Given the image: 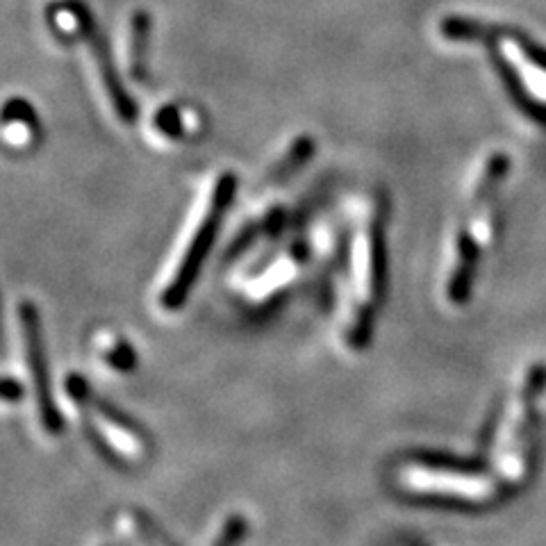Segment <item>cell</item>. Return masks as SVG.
Returning <instances> with one entry per match:
<instances>
[{
    "label": "cell",
    "mask_w": 546,
    "mask_h": 546,
    "mask_svg": "<svg viewBox=\"0 0 546 546\" xmlns=\"http://www.w3.org/2000/svg\"><path fill=\"white\" fill-rule=\"evenodd\" d=\"M380 237L378 223L374 219L364 221L355 230L351 244V285H349V303H346V333L353 342H360L362 335L369 330V312L371 301L376 299L378 287V260Z\"/></svg>",
    "instance_id": "7a4b0ae2"
},
{
    "label": "cell",
    "mask_w": 546,
    "mask_h": 546,
    "mask_svg": "<svg viewBox=\"0 0 546 546\" xmlns=\"http://www.w3.org/2000/svg\"><path fill=\"white\" fill-rule=\"evenodd\" d=\"M148 37H151V16L135 12L130 19V76L137 82L148 78Z\"/></svg>",
    "instance_id": "8992f818"
},
{
    "label": "cell",
    "mask_w": 546,
    "mask_h": 546,
    "mask_svg": "<svg viewBox=\"0 0 546 546\" xmlns=\"http://www.w3.org/2000/svg\"><path fill=\"white\" fill-rule=\"evenodd\" d=\"M508 171V160L503 155H494L487 162V167L481 176V182L476 187L474 203L467 214L469 230L458 237L453 248V264L449 269V283H446V294L453 303L465 301L469 294L471 278L476 276V260L481 255V248L487 246L492 235V205L501 178Z\"/></svg>",
    "instance_id": "6da1fadb"
},
{
    "label": "cell",
    "mask_w": 546,
    "mask_h": 546,
    "mask_svg": "<svg viewBox=\"0 0 546 546\" xmlns=\"http://www.w3.org/2000/svg\"><path fill=\"white\" fill-rule=\"evenodd\" d=\"M57 21V26L62 28H73L80 35V39L85 41L87 48L94 55L98 73H101L103 85L107 89V96H110V101L114 105V112L119 114V119L123 123H132L137 119V107L132 103V98L128 96V91L123 89L121 80L117 76V71H114L112 57L110 51H107L105 39L101 35V30H98L94 14L87 10V5L82 3V0H66V14H60V19Z\"/></svg>",
    "instance_id": "277c9868"
},
{
    "label": "cell",
    "mask_w": 546,
    "mask_h": 546,
    "mask_svg": "<svg viewBox=\"0 0 546 546\" xmlns=\"http://www.w3.org/2000/svg\"><path fill=\"white\" fill-rule=\"evenodd\" d=\"M107 362H112V367H119L123 371L132 369V364H135V355L130 351V344H119L117 349H112V353L107 355Z\"/></svg>",
    "instance_id": "ba28073f"
},
{
    "label": "cell",
    "mask_w": 546,
    "mask_h": 546,
    "mask_svg": "<svg viewBox=\"0 0 546 546\" xmlns=\"http://www.w3.org/2000/svg\"><path fill=\"white\" fill-rule=\"evenodd\" d=\"M235 187H237V180H235V176H230V173H226V176H221L217 180V187H214L208 214H205V219H203L201 226H198L192 244H189V248H187L185 258H182L176 278L171 280V285L164 289V294H162V305L167 310H178L180 305L187 301L189 292H192L198 273H201L203 264H205V260H208V255L212 251L214 237H217L219 228H221L223 214H226L230 201H233Z\"/></svg>",
    "instance_id": "3957f363"
},
{
    "label": "cell",
    "mask_w": 546,
    "mask_h": 546,
    "mask_svg": "<svg viewBox=\"0 0 546 546\" xmlns=\"http://www.w3.org/2000/svg\"><path fill=\"white\" fill-rule=\"evenodd\" d=\"M21 326H23V339H26L28 367H30L32 380H35L41 424H44L48 433H60L62 417H60V410L55 408V401L51 394V380H48V364H46L44 337H41L39 312L32 303L21 305Z\"/></svg>",
    "instance_id": "5b68a950"
},
{
    "label": "cell",
    "mask_w": 546,
    "mask_h": 546,
    "mask_svg": "<svg viewBox=\"0 0 546 546\" xmlns=\"http://www.w3.org/2000/svg\"><path fill=\"white\" fill-rule=\"evenodd\" d=\"M23 396V387L16 383V380H10V378H3L0 380V401H16Z\"/></svg>",
    "instance_id": "9c48e42d"
},
{
    "label": "cell",
    "mask_w": 546,
    "mask_h": 546,
    "mask_svg": "<svg viewBox=\"0 0 546 546\" xmlns=\"http://www.w3.org/2000/svg\"><path fill=\"white\" fill-rule=\"evenodd\" d=\"M244 533H246V521L242 517H233L228 521L226 531H223V537L217 546H235L239 540H242Z\"/></svg>",
    "instance_id": "52a82bcc"
}]
</instances>
